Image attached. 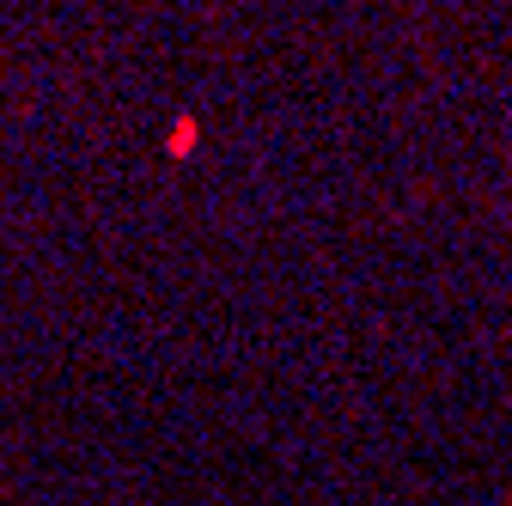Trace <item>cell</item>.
<instances>
[{
  "label": "cell",
  "mask_w": 512,
  "mask_h": 506,
  "mask_svg": "<svg viewBox=\"0 0 512 506\" xmlns=\"http://www.w3.org/2000/svg\"><path fill=\"white\" fill-rule=\"evenodd\" d=\"M196 147H202V116L177 110L171 129H165V159H196Z\"/></svg>",
  "instance_id": "1"
}]
</instances>
